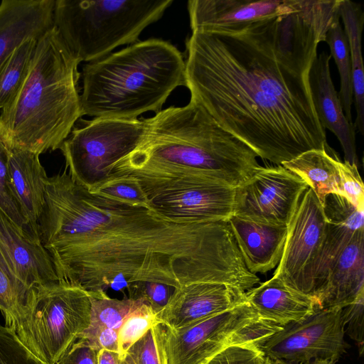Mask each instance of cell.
Instances as JSON below:
<instances>
[{
    "mask_svg": "<svg viewBox=\"0 0 364 364\" xmlns=\"http://www.w3.org/2000/svg\"><path fill=\"white\" fill-rule=\"evenodd\" d=\"M120 364H133V362L131 358L127 353H125Z\"/></svg>",
    "mask_w": 364,
    "mask_h": 364,
    "instance_id": "obj_43",
    "label": "cell"
},
{
    "mask_svg": "<svg viewBox=\"0 0 364 364\" xmlns=\"http://www.w3.org/2000/svg\"><path fill=\"white\" fill-rule=\"evenodd\" d=\"M88 191L131 205L149 208L148 200L139 186L130 179L107 178Z\"/></svg>",
    "mask_w": 364,
    "mask_h": 364,
    "instance_id": "obj_33",
    "label": "cell"
},
{
    "mask_svg": "<svg viewBox=\"0 0 364 364\" xmlns=\"http://www.w3.org/2000/svg\"><path fill=\"white\" fill-rule=\"evenodd\" d=\"M331 56L322 51L316 57L309 73V84L314 108L323 128L329 129L338 138L343 148L345 161L357 165L354 123L347 119L331 80Z\"/></svg>",
    "mask_w": 364,
    "mask_h": 364,
    "instance_id": "obj_16",
    "label": "cell"
},
{
    "mask_svg": "<svg viewBox=\"0 0 364 364\" xmlns=\"http://www.w3.org/2000/svg\"><path fill=\"white\" fill-rule=\"evenodd\" d=\"M173 0H55L53 26L80 62H92L137 42Z\"/></svg>",
    "mask_w": 364,
    "mask_h": 364,
    "instance_id": "obj_6",
    "label": "cell"
},
{
    "mask_svg": "<svg viewBox=\"0 0 364 364\" xmlns=\"http://www.w3.org/2000/svg\"><path fill=\"white\" fill-rule=\"evenodd\" d=\"M82 74V115L134 119L159 112L185 86V60L171 43L150 38L87 63Z\"/></svg>",
    "mask_w": 364,
    "mask_h": 364,
    "instance_id": "obj_5",
    "label": "cell"
},
{
    "mask_svg": "<svg viewBox=\"0 0 364 364\" xmlns=\"http://www.w3.org/2000/svg\"><path fill=\"white\" fill-rule=\"evenodd\" d=\"M144 125V119L97 117L74 127L59 149L71 178L87 190L102 182L107 168L136 146Z\"/></svg>",
    "mask_w": 364,
    "mask_h": 364,
    "instance_id": "obj_8",
    "label": "cell"
},
{
    "mask_svg": "<svg viewBox=\"0 0 364 364\" xmlns=\"http://www.w3.org/2000/svg\"><path fill=\"white\" fill-rule=\"evenodd\" d=\"M364 296L342 308L344 332L357 344L361 355L364 346Z\"/></svg>",
    "mask_w": 364,
    "mask_h": 364,
    "instance_id": "obj_37",
    "label": "cell"
},
{
    "mask_svg": "<svg viewBox=\"0 0 364 364\" xmlns=\"http://www.w3.org/2000/svg\"><path fill=\"white\" fill-rule=\"evenodd\" d=\"M364 296V230L358 232L324 276L318 309L343 308Z\"/></svg>",
    "mask_w": 364,
    "mask_h": 364,
    "instance_id": "obj_17",
    "label": "cell"
},
{
    "mask_svg": "<svg viewBox=\"0 0 364 364\" xmlns=\"http://www.w3.org/2000/svg\"><path fill=\"white\" fill-rule=\"evenodd\" d=\"M144 124L136 146L107 168L106 178L134 181L147 200L213 181L235 188L261 167L247 144L193 100Z\"/></svg>",
    "mask_w": 364,
    "mask_h": 364,
    "instance_id": "obj_3",
    "label": "cell"
},
{
    "mask_svg": "<svg viewBox=\"0 0 364 364\" xmlns=\"http://www.w3.org/2000/svg\"><path fill=\"white\" fill-rule=\"evenodd\" d=\"M45 185L39 235L58 280L90 294L147 283L244 289L251 280L228 221L175 223L92 193L66 170L47 176Z\"/></svg>",
    "mask_w": 364,
    "mask_h": 364,
    "instance_id": "obj_2",
    "label": "cell"
},
{
    "mask_svg": "<svg viewBox=\"0 0 364 364\" xmlns=\"http://www.w3.org/2000/svg\"><path fill=\"white\" fill-rule=\"evenodd\" d=\"M258 318L246 301L191 326L171 329L164 326V348L167 364H206L230 346L237 330Z\"/></svg>",
    "mask_w": 364,
    "mask_h": 364,
    "instance_id": "obj_12",
    "label": "cell"
},
{
    "mask_svg": "<svg viewBox=\"0 0 364 364\" xmlns=\"http://www.w3.org/2000/svg\"><path fill=\"white\" fill-rule=\"evenodd\" d=\"M261 364H288V363L264 356Z\"/></svg>",
    "mask_w": 364,
    "mask_h": 364,
    "instance_id": "obj_42",
    "label": "cell"
},
{
    "mask_svg": "<svg viewBox=\"0 0 364 364\" xmlns=\"http://www.w3.org/2000/svg\"><path fill=\"white\" fill-rule=\"evenodd\" d=\"M164 326L156 324L132 344L126 353L133 364H167L164 348Z\"/></svg>",
    "mask_w": 364,
    "mask_h": 364,
    "instance_id": "obj_30",
    "label": "cell"
},
{
    "mask_svg": "<svg viewBox=\"0 0 364 364\" xmlns=\"http://www.w3.org/2000/svg\"><path fill=\"white\" fill-rule=\"evenodd\" d=\"M338 18L326 33L325 41L328 44L340 75L341 87L338 97L343 112L349 122H353L351 108L353 104L351 62L348 42Z\"/></svg>",
    "mask_w": 364,
    "mask_h": 364,
    "instance_id": "obj_27",
    "label": "cell"
},
{
    "mask_svg": "<svg viewBox=\"0 0 364 364\" xmlns=\"http://www.w3.org/2000/svg\"><path fill=\"white\" fill-rule=\"evenodd\" d=\"M38 40L29 39L16 48L0 69V109L15 96L24 81Z\"/></svg>",
    "mask_w": 364,
    "mask_h": 364,
    "instance_id": "obj_28",
    "label": "cell"
},
{
    "mask_svg": "<svg viewBox=\"0 0 364 364\" xmlns=\"http://www.w3.org/2000/svg\"><path fill=\"white\" fill-rule=\"evenodd\" d=\"M90 294L58 280L33 289L11 329L34 355L47 364H55L90 326Z\"/></svg>",
    "mask_w": 364,
    "mask_h": 364,
    "instance_id": "obj_7",
    "label": "cell"
},
{
    "mask_svg": "<svg viewBox=\"0 0 364 364\" xmlns=\"http://www.w3.org/2000/svg\"><path fill=\"white\" fill-rule=\"evenodd\" d=\"M341 196L360 209H364V188L358 166L345 161L339 162Z\"/></svg>",
    "mask_w": 364,
    "mask_h": 364,
    "instance_id": "obj_35",
    "label": "cell"
},
{
    "mask_svg": "<svg viewBox=\"0 0 364 364\" xmlns=\"http://www.w3.org/2000/svg\"><path fill=\"white\" fill-rule=\"evenodd\" d=\"M79 338L87 340L97 350L106 349L119 353L117 330L109 328L86 329Z\"/></svg>",
    "mask_w": 364,
    "mask_h": 364,
    "instance_id": "obj_39",
    "label": "cell"
},
{
    "mask_svg": "<svg viewBox=\"0 0 364 364\" xmlns=\"http://www.w3.org/2000/svg\"><path fill=\"white\" fill-rule=\"evenodd\" d=\"M340 161L327 144L323 149L305 151L282 166L304 181L321 204L328 194L341 196Z\"/></svg>",
    "mask_w": 364,
    "mask_h": 364,
    "instance_id": "obj_24",
    "label": "cell"
},
{
    "mask_svg": "<svg viewBox=\"0 0 364 364\" xmlns=\"http://www.w3.org/2000/svg\"><path fill=\"white\" fill-rule=\"evenodd\" d=\"M123 356L117 352L100 349L97 352V364H120Z\"/></svg>",
    "mask_w": 364,
    "mask_h": 364,
    "instance_id": "obj_40",
    "label": "cell"
},
{
    "mask_svg": "<svg viewBox=\"0 0 364 364\" xmlns=\"http://www.w3.org/2000/svg\"><path fill=\"white\" fill-rule=\"evenodd\" d=\"M325 234L326 218L322 205L309 187L288 225L283 254L274 276L288 287L313 298Z\"/></svg>",
    "mask_w": 364,
    "mask_h": 364,
    "instance_id": "obj_9",
    "label": "cell"
},
{
    "mask_svg": "<svg viewBox=\"0 0 364 364\" xmlns=\"http://www.w3.org/2000/svg\"><path fill=\"white\" fill-rule=\"evenodd\" d=\"M344 32L350 50L353 103L356 110L354 123L358 132L364 130V72L361 53V37L364 24V11L360 4L350 0H341L339 8Z\"/></svg>",
    "mask_w": 364,
    "mask_h": 364,
    "instance_id": "obj_25",
    "label": "cell"
},
{
    "mask_svg": "<svg viewBox=\"0 0 364 364\" xmlns=\"http://www.w3.org/2000/svg\"><path fill=\"white\" fill-rule=\"evenodd\" d=\"M80 63L54 26L38 39L24 81L0 114L8 149L41 155L60 149L82 116Z\"/></svg>",
    "mask_w": 364,
    "mask_h": 364,
    "instance_id": "obj_4",
    "label": "cell"
},
{
    "mask_svg": "<svg viewBox=\"0 0 364 364\" xmlns=\"http://www.w3.org/2000/svg\"><path fill=\"white\" fill-rule=\"evenodd\" d=\"M336 361L328 358H315L301 364H336Z\"/></svg>",
    "mask_w": 364,
    "mask_h": 364,
    "instance_id": "obj_41",
    "label": "cell"
},
{
    "mask_svg": "<svg viewBox=\"0 0 364 364\" xmlns=\"http://www.w3.org/2000/svg\"><path fill=\"white\" fill-rule=\"evenodd\" d=\"M228 223L247 269L254 274L278 265L288 226L259 223L232 215Z\"/></svg>",
    "mask_w": 364,
    "mask_h": 364,
    "instance_id": "obj_21",
    "label": "cell"
},
{
    "mask_svg": "<svg viewBox=\"0 0 364 364\" xmlns=\"http://www.w3.org/2000/svg\"><path fill=\"white\" fill-rule=\"evenodd\" d=\"M55 0H2L0 4V69L24 41L38 40L53 26Z\"/></svg>",
    "mask_w": 364,
    "mask_h": 364,
    "instance_id": "obj_18",
    "label": "cell"
},
{
    "mask_svg": "<svg viewBox=\"0 0 364 364\" xmlns=\"http://www.w3.org/2000/svg\"><path fill=\"white\" fill-rule=\"evenodd\" d=\"M91 319L87 329L109 328L119 330L125 319L143 303L142 299L111 298L107 293L90 294Z\"/></svg>",
    "mask_w": 364,
    "mask_h": 364,
    "instance_id": "obj_29",
    "label": "cell"
},
{
    "mask_svg": "<svg viewBox=\"0 0 364 364\" xmlns=\"http://www.w3.org/2000/svg\"><path fill=\"white\" fill-rule=\"evenodd\" d=\"M0 251L13 271L30 287L58 281L42 243L21 232L0 210Z\"/></svg>",
    "mask_w": 364,
    "mask_h": 364,
    "instance_id": "obj_19",
    "label": "cell"
},
{
    "mask_svg": "<svg viewBox=\"0 0 364 364\" xmlns=\"http://www.w3.org/2000/svg\"><path fill=\"white\" fill-rule=\"evenodd\" d=\"M246 302L245 291L216 282H195L175 289L157 315L160 323L179 329Z\"/></svg>",
    "mask_w": 364,
    "mask_h": 364,
    "instance_id": "obj_14",
    "label": "cell"
},
{
    "mask_svg": "<svg viewBox=\"0 0 364 364\" xmlns=\"http://www.w3.org/2000/svg\"><path fill=\"white\" fill-rule=\"evenodd\" d=\"M38 154L9 149L8 175L11 190L33 238L41 242L38 220L45 204L48 176Z\"/></svg>",
    "mask_w": 364,
    "mask_h": 364,
    "instance_id": "obj_20",
    "label": "cell"
},
{
    "mask_svg": "<svg viewBox=\"0 0 364 364\" xmlns=\"http://www.w3.org/2000/svg\"><path fill=\"white\" fill-rule=\"evenodd\" d=\"M235 187L214 181L148 200L149 208L175 223L228 221L233 215Z\"/></svg>",
    "mask_w": 364,
    "mask_h": 364,
    "instance_id": "obj_13",
    "label": "cell"
},
{
    "mask_svg": "<svg viewBox=\"0 0 364 364\" xmlns=\"http://www.w3.org/2000/svg\"><path fill=\"white\" fill-rule=\"evenodd\" d=\"M308 188L304 181L282 165L261 166L235 188L233 215L288 226Z\"/></svg>",
    "mask_w": 364,
    "mask_h": 364,
    "instance_id": "obj_11",
    "label": "cell"
},
{
    "mask_svg": "<svg viewBox=\"0 0 364 364\" xmlns=\"http://www.w3.org/2000/svg\"><path fill=\"white\" fill-rule=\"evenodd\" d=\"M159 323L157 315L143 303L125 319L118 330L119 354L123 356L132 344Z\"/></svg>",
    "mask_w": 364,
    "mask_h": 364,
    "instance_id": "obj_31",
    "label": "cell"
},
{
    "mask_svg": "<svg viewBox=\"0 0 364 364\" xmlns=\"http://www.w3.org/2000/svg\"><path fill=\"white\" fill-rule=\"evenodd\" d=\"M342 308L316 309L310 316L283 326L261 347L264 355L287 363L315 359L337 360L348 344L344 340Z\"/></svg>",
    "mask_w": 364,
    "mask_h": 364,
    "instance_id": "obj_10",
    "label": "cell"
},
{
    "mask_svg": "<svg viewBox=\"0 0 364 364\" xmlns=\"http://www.w3.org/2000/svg\"><path fill=\"white\" fill-rule=\"evenodd\" d=\"M341 0H297L289 11L186 41L185 86L224 129L282 165L327 144L309 73Z\"/></svg>",
    "mask_w": 364,
    "mask_h": 364,
    "instance_id": "obj_1",
    "label": "cell"
},
{
    "mask_svg": "<svg viewBox=\"0 0 364 364\" xmlns=\"http://www.w3.org/2000/svg\"><path fill=\"white\" fill-rule=\"evenodd\" d=\"M297 0H190L187 9L192 32L219 33L286 13Z\"/></svg>",
    "mask_w": 364,
    "mask_h": 364,
    "instance_id": "obj_15",
    "label": "cell"
},
{
    "mask_svg": "<svg viewBox=\"0 0 364 364\" xmlns=\"http://www.w3.org/2000/svg\"><path fill=\"white\" fill-rule=\"evenodd\" d=\"M8 157L9 149L0 138V210L21 232L33 240L40 242L31 234L19 205L11 190L8 175Z\"/></svg>",
    "mask_w": 364,
    "mask_h": 364,
    "instance_id": "obj_32",
    "label": "cell"
},
{
    "mask_svg": "<svg viewBox=\"0 0 364 364\" xmlns=\"http://www.w3.org/2000/svg\"><path fill=\"white\" fill-rule=\"evenodd\" d=\"M321 205L326 218V234L316 272L314 300L328 269L355 235L364 230V210L358 208L343 196L328 194Z\"/></svg>",
    "mask_w": 364,
    "mask_h": 364,
    "instance_id": "obj_22",
    "label": "cell"
},
{
    "mask_svg": "<svg viewBox=\"0 0 364 364\" xmlns=\"http://www.w3.org/2000/svg\"><path fill=\"white\" fill-rule=\"evenodd\" d=\"M264 357L254 346L233 345L223 349L206 364H261Z\"/></svg>",
    "mask_w": 364,
    "mask_h": 364,
    "instance_id": "obj_36",
    "label": "cell"
},
{
    "mask_svg": "<svg viewBox=\"0 0 364 364\" xmlns=\"http://www.w3.org/2000/svg\"><path fill=\"white\" fill-rule=\"evenodd\" d=\"M282 326L258 317L235 331L230 338V344L254 346L261 350L264 341Z\"/></svg>",
    "mask_w": 364,
    "mask_h": 364,
    "instance_id": "obj_34",
    "label": "cell"
},
{
    "mask_svg": "<svg viewBox=\"0 0 364 364\" xmlns=\"http://www.w3.org/2000/svg\"><path fill=\"white\" fill-rule=\"evenodd\" d=\"M246 301L262 319L284 326L301 321L317 309L315 300L273 276L245 292Z\"/></svg>",
    "mask_w": 364,
    "mask_h": 364,
    "instance_id": "obj_23",
    "label": "cell"
},
{
    "mask_svg": "<svg viewBox=\"0 0 364 364\" xmlns=\"http://www.w3.org/2000/svg\"><path fill=\"white\" fill-rule=\"evenodd\" d=\"M35 287H30L16 275L0 251V311L6 326L14 328Z\"/></svg>",
    "mask_w": 364,
    "mask_h": 364,
    "instance_id": "obj_26",
    "label": "cell"
},
{
    "mask_svg": "<svg viewBox=\"0 0 364 364\" xmlns=\"http://www.w3.org/2000/svg\"><path fill=\"white\" fill-rule=\"evenodd\" d=\"M97 352L87 340L79 338L55 364H97Z\"/></svg>",
    "mask_w": 364,
    "mask_h": 364,
    "instance_id": "obj_38",
    "label": "cell"
}]
</instances>
